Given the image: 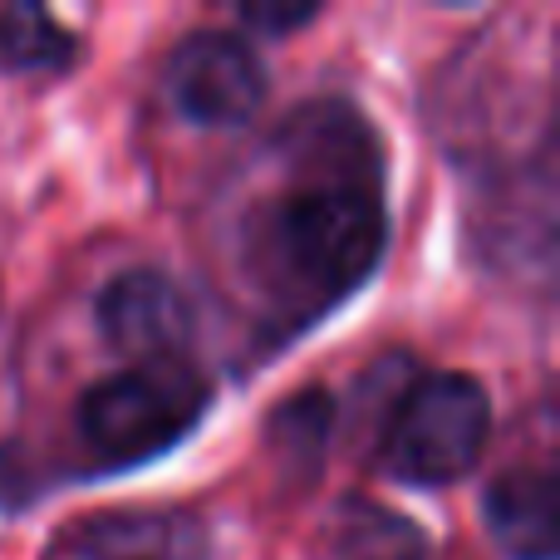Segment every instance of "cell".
Masks as SVG:
<instances>
[{
	"label": "cell",
	"instance_id": "cell-4",
	"mask_svg": "<svg viewBox=\"0 0 560 560\" xmlns=\"http://www.w3.org/2000/svg\"><path fill=\"white\" fill-rule=\"evenodd\" d=\"M266 65L252 39L202 30L187 35L167 59V98L202 128H246L266 104Z\"/></svg>",
	"mask_w": 560,
	"mask_h": 560
},
{
	"label": "cell",
	"instance_id": "cell-1",
	"mask_svg": "<svg viewBox=\"0 0 560 560\" xmlns=\"http://www.w3.org/2000/svg\"><path fill=\"white\" fill-rule=\"evenodd\" d=\"M388 242L384 187L359 158H300L256 212L246 266L285 315H325L349 300Z\"/></svg>",
	"mask_w": 560,
	"mask_h": 560
},
{
	"label": "cell",
	"instance_id": "cell-3",
	"mask_svg": "<svg viewBox=\"0 0 560 560\" xmlns=\"http://www.w3.org/2000/svg\"><path fill=\"white\" fill-rule=\"evenodd\" d=\"M492 438V398L463 369H438L404 388L384 433V463L398 482L447 487L467 477Z\"/></svg>",
	"mask_w": 560,
	"mask_h": 560
},
{
	"label": "cell",
	"instance_id": "cell-5",
	"mask_svg": "<svg viewBox=\"0 0 560 560\" xmlns=\"http://www.w3.org/2000/svg\"><path fill=\"white\" fill-rule=\"evenodd\" d=\"M98 329L108 345L128 349L133 364L183 359L192 339V305L163 271H124L98 295Z\"/></svg>",
	"mask_w": 560,
	"mask_h": 560
},
{
	"label": "cell",
	"instance_id": "cell-7",
	"mask_svg": "<svg viewBox=\"0 0 560 560\" xmlns=\"http://www.w3.org/2000/svg\"><path fill=\"white\" fill-rule=\"evenodd\" d=\"M335 556L339 560H423L428 541L408 516L374 502H349L335 526Z\"/></svg>",
	"mask_w": 560,
	"mask_h": 560
},
{
	"label": "cell",
	"instance_id": "cell-6",
	"mask_svg": "<svg viewBox=\"0 0 560 560\" xmlns=\"http://www.w3.org/2000/svg\"><path fill=\"white\" fill-rule=\"evenodd\" d=\"M487 526L512 560H556V472L512 467L487 492Z\"/></svg>",
	"mask_w": 560,
	"mask_h": 560
},
{
	"label": "cell",
	"instance_id": "cell-2",
	"mask_svg": "<svg viewBox=\"0 0 560 560\" xmlns=\"http://www.w3.org/2000/svg\"><path fill=\"white\" fill-rule=\"evenodd\" d=\"M207 404H212L207 378L187 359H148L89 384L74 423L98 463L138 467L183 443L202 423Z\"/></svg>",
	"mask_w": 560,
	"mask_h": 560
},
{
	"label": "cell",
	"instance_id": "cell-8",
	"mask_svg": "<svg viewBox=\"0 0 560 560\" xmlns=\"http://www.w3.org/2000/svg\"><path fill=\"white\" fill-rule=\"evenodd\" d=\"M79 39L49 15L45 5L0 10V59L15 69H65Z\"/></svg>",
	"mask_w": 560,
	"mask_h": 560
},
{
	"label": "cell",
	"instance_id": "cell-9",
	"mask_svg": "<svg viewBox=\"0 0 560 560\" xmlns=\"http://www.w3.org/2000/svg\"><path fill=\"white\" fill-rule=\"evenodd\" d=\"M319 10L315 5H246L242 10V20L252 30H271V35H285V30H300V25H310Z\"/></svg>",
	"mask_w": 560,
	"mask_h": 560
}]
</instances>
